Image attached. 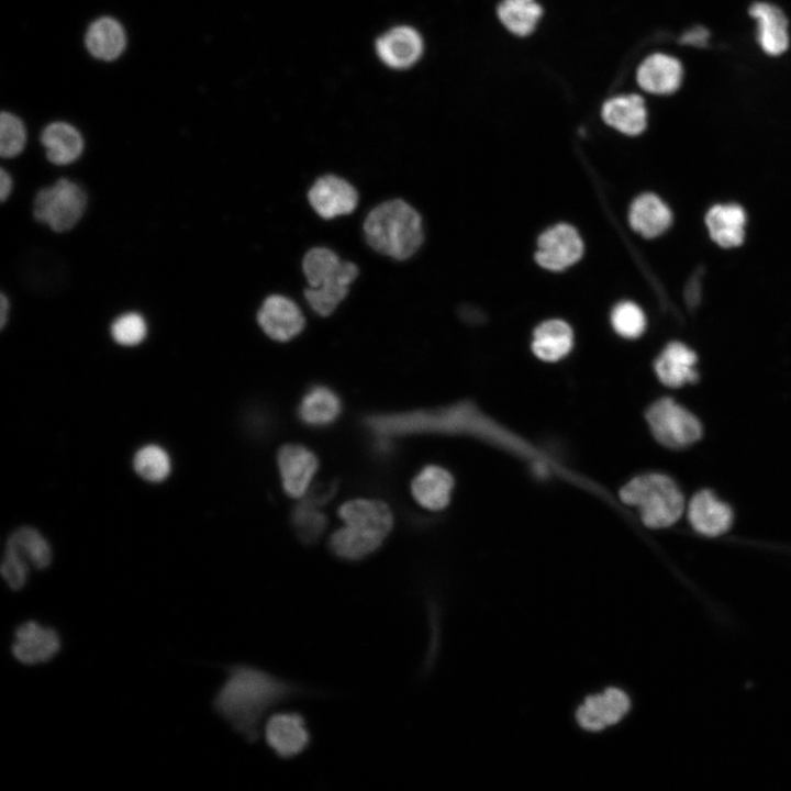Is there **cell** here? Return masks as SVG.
I'll return each instance as SVG.
<instances>
[{
  "label": "cell",
  "instance_id": "1",
  "mask_svg": "<svg viewBox=\"0 0 791 791\" xmlns=\"http://www.w3.org/2000/svg\"><path fill=\"white\" fill-rule=\"evenodd\" d=\"M299 689L261 669L237 665L216 692L214 711L247 742L257 740L266 713Z\"/></svg>",
  "mask_w": 791,
  "mask_h": 791
},
{
  "label": "cell",
  "instance_id": "2",
  "mask_svg": "<svg viewBox=\"0 0 791 791\" xmlns=\"http://www.w3.org/2000/svg\"><path fill=\"white\" fill-rule=\"evenodd\" d=\"M344 525L330 538L332 552L346 560L372 554L388 536L393 519L388 505L377 500L357 499L338 510Z\"/></svg>",
  "mask_w": 791,
  "mask_h": 791
},
{
  "label": "cell",
  "instance_id": "3",
  "mask_svg": "<svg viewBox=\"0 0 791 791\" xmlns=\"http://www.w3.org/2000/svg\"><path fill=\"white\" fill-rule=\"evenodd\" d=\"M364 233L372 249L397 260L414 255L424 238L421 215L401 199L375 207L365 219Z\"/></svg>",
  "mask_w": 791,
  "mask_h": 791
},
{
  "label": "cell",
  "instance_id": "4",
  "mask_svg": "<svg viewBox=\"0 0 791 791\" xmlns=\"http://www.w3.org/2000/svg\"><path fill=\"white\" fill-rule=\"evenodd\" d=\"M302 269L310 285L304 290V297L322 316L333 313L359 272L354 263L342 261L338 255L326 247L311 248L303 257Z\"/></svg>",
  "mask_w": 791,
  "mask_h": 791
},
{
  "label": "cell",
  "instance_id": "5",
  "mask_svg": "<svg viewBox=\"0 0 791 791\" xmlns=\"http://www.w3.org/2000/svg\"><path fill=\"white\" fill-rule=\"evenodd\" d=\"M622 501L640 510L643 522L653 528L676 523L684 510L677 484L667 476L647 474L631 480L620 492Z\"/></svg>",
  "mask_w": 791,
  "mask_h": 791
},
{
  "label": "cell",
  "instance_id": "6",
  "mask_svg": "<svg viewBox=\"0 0 791 791\" xmlns=\"http://www.w3.org/2000/svg\"><path fill=\"white\" fill-rule=\"evenodd\" d=\"M86 205L85 191L68 179H59L36 193L33 214L37 221L60 233L69 231L78 223Z\"/></svg>",
  "mask_w": 791,
  "mask_h": 791
},
{
  "label": "cell",
  "instance_id": "7",
  "mask_svg": "<svg viewBox=\"0 0 791 791\" xmlns=\"http://www.w3.org/2000/svg\"><path fill=\"white\" fill-rule=\"evenodd\" d=\"M646 419L656 439L666 447L682 448L702 435L700 421L670 398L653 403Z\"/></svg>",
  "mask_w": 791,
  "mask_h": 791
},
{
  "label": "cell",
  "instance_id": "8",
  "mask_svg": "<svg viewBox=\"0 0 791 791\" xmlns=\"http://www.w3.org/2000/svg\"><path fill=\"white\" fill-rule=\"evenodd\" d=\"M582 254L583 242L577 230L559 223L539 235L535 259L547 270L561 271L576 264Z\"/></svg>",
  "mask_w": 791,
  "mask_h": 791
},
{
  "label": "cell",
  "instance_id": "9",
  "mask_svg": "<svg viewBox=\"0 0 791 791\" xmlns=\"http://www.w3.org/2000/svg\"><path fill=\"white\" fill-rule=\"evenodd\" d=\"M58 633L36 621H26L14 631L11 646L13 657L24 665H37L53 659L60 650Z\"/></svg>",
  "mask_w": 791,
  "mask_h": 791
},
{
  "label": "cell",
  "instance_id": "10",
  "mask_svg": "<svg viewBox=\"0 0 791 791\" xmlns=\"http://www.w3.org/2000/svg\"><path fill=\"white\" fill-rule=\"evenodd\" d=\"M268 746L280 758L300 755L310 743V733L302 715L294 712L271 715L264 727Z\"/></svg>",
  "mask_w": 791,
  "mask_h": 791
},
{
  "label": "cell",
  "instance_id": "11",
  "mask_svg": "<svg viewBox=\"0 0 791 791\" xmlns=\"http://www.w3.org/2000/svg\"><path fill=\"white\" fill-rule=\"evenodd\" d=\"M313 210L323 219L352 213L358 203L356 189L334 175L320 177L308 192Z\"/></svg>",
  "mask_w": 791,
  "mask_h": 791
},
{
  "label": "cell",
  "instance_id": "12",
  "mask_svg": "<svg viewBox=\"0 0 791 791\" xmlns=\"http://www.w3.org/2000/svg\"><path fill=\"white\" fill-rule=\"evenodd\" d=\"M257 322L265 334L278 342L290 341L303 330L305 324L299 307L280 294L265 299L257 312Z\"/></svg>",
  "mask_w": 791,
  "mask_h": 791
},
{
  "label": "cell",
  "instance_id": "13",
  "mask_svg": "<svg viewBox=\"0 0 791 791\" xmlns=\"http://www.w3.org/2000/svg\"><path fill=\"white\" fill-rule=\"evenodd\" d=\"M630 710L627 695L614 688L586 699L577 712V721L588 731H601L621 721Z\"/></svg>",
  "mask_w": 791,
  "mask_h": 791
},
{
  "label": "cell",
  "instance_id": "14",
  "mask_svg": "<svg viewBox=\"0 0 791 791\" xmlns=\"http://www.w3.org/2000/svg\"><path fill=\"white\" fill-rule=\"evenodd\" d=\"M282 484L286 492L299 498L307 491L316 471L317 459L308 448L300 445H286L278 454Z\"/></svg>",
  "mask_w": 791,
  "mask_h": 791
},
{
  "label": "cell",
  "instance_id": "15",
  "mask_svg": "<svg viewBox=\"0 0 791 791\" xmlns=\"http://www.w3.org/2000/svg\"><path fill=\"white\" fill-rule=\"evenodd\" d=\"M683 69L680 62L661 53L645 58L636 73L639 87L654 94L675 92L681 83Z\"/></svg>",
  "mask_w": 791,
  "mask_h": 791
},
{
  "label": "cell",
  "instance_id": "16",
  "mask_svg": "<svg viewBox=\"0 0 791 791\" xmlns=\"http://www.w3.org/2000/svg\"><path fill=\"white\" fill-rule=\"evenodd\" d=\"M688 516L692 527L706 536H718L732 524L731 508L709 490L699 491L689 503Z\"/></svg>",
  "mask_w": 791,
  "mask_h": 791
},
{
  "label": "cell",
  "instance_id": "17",
  "mask_svg": "<svg viewBox=\"0 0 791 791\" xmlns=\"http://www.w3.org/2000/svg\"><path fill=\"white\" fill-rule=\"evenodd\" d=\"M697 355L680 342L668 344L655 361L659 380L671 388L693 383L699 379L695 370Z\"/></svg>",
  "mask_w": 791,
  "mask_h": 791
},
{
  "label": "cell",
  "instance_id": "18",
  "mask_svg": "<svg viewBox=\"0 0 791 791\" xmlns=\"http://www.w3.org/2000/svg\"><path fill=\"white\" fill-rule=\"evenodd\" d=\"M749 14L757 21V40L765 53L777 56L789 46L788 21L783 12L768 2H755Z\"/></svg>",
  "mask_w": 791,
  "mask_h": 791
},
{
  "label": "cell",
  "instance_id": "19",
  "mask_svg": "<svg viewBox=\"0 0 791 791\" xmlns=\"http://www.w3.org/2000/svg\"><path fill=\"white\" fill-rule=\"evenodd\" d=\"M603 121L626 135H638L647 125V111L638 94L619 96L606 100L602 107Z\"/></svg>",
  "mask_w": 791,
  "mask_h": 791
},
{
  "label": "cell",
  "instance_id": "20",
  "mask_svg": "<svg viewBox=\"0 0 791 791\" xmlns=\"http://www.w3.org/2000/svg\"><path fill=\"white\" fill-rule=\"evenodd\" d=\"M628 221L634 231L644 237L653 238L670 226L672 215L659 197L654 193H643L632 202Z\"/></svg>",
  "mask_w": 791,
  "mask_h": 791
},
{
  "label": "cell",
  "instance_id": "21",
  "mask_svg": "<svg viewBox=\"0 0 791 791\" xmlns=\"http://www.w3.org/2000/svg\"><path fill=\"white\" fill-rule=\"evenodd\" d=\"M377 52L387 65L404 68L421 56L422 40L419 33L411 27H396L378 40Z\"/></svg>",
  "mask_w": 791,
  "mask_h": 791
},
{
  "label": "cell",
  "instance_id": "22",
  "mask_svg": "<svg viewBox=\"0 0 791 791\" xmlns=\"http://www.w3.org/2000/svg\"><path fill=\"white\" fill-rule=\"evenodd\" d=\"M705 223L712 239L722 247L742 244L746 214L738 204H716L706 214Z\"/></svg>",
  "mask_w": 791,
  "mask_h": 791
},
{
  "label": "cell",
  "instance_id": "23",
  "mask_svg": "<svg viewBox=\"0 0 791 791\" xmlns=\"http://www.w3.org/2000/svg\"><path fill=\"white\" fill-rule=\"evenodd\" d=\"M454 480L448 471L437 466L422 469L412 481L415 500L430 510H441L449 501Z\"/></svg>",
  "mask_w": 791,
  "mask_h": 791
},
{
  "label": "cell",
  "instance_id": "24",
  "mask_svg": "<svg viewBox=\"0 0 791 791\" xmlns=\"http://www.w3.org/2000/svg\"><path fill=\"white\" fill-rule=\"evenodd\" d=\"M42 144L46 148L48 160L55 165H68L75 161L83 149L80 133L70 124L55 122L42 132Z\"/></svg>",
  "mask_w": 791,
  "mask_h": 791
},
{
  "label": "cell",
  "instance_id": "25",
  "mask_svg": "<svg viewBox=\"0 0 791 791\" xmlns=\"http://www.w3.org/2000/svg\"><path fill=\"white\" fill-rule=\"evenodd\" d=\"M571 347L572 331L562 320L545 321L534 331L532 349L543 360H559L570 352Z\"/></svg>",
  "mask_w": 791,
  "mask_h": 791
},
{
  "label": "cell",
  "instance_id": "26",
  "mask_svg": "<svg viewBox=\"0 0 791 791\" xmlns=\"http://www.w3.org/2000/svg\"><path fill=\"white\" fill-rule=\"evenodd\" d=\"M85 44L96 58L113 60L125 47V34L121 24L114 19L100 18L90 24Z\"/></svg>",
  "mask_w": 791,
  "mask_h": 791
},
{
  "label": "cell",
  "instance_id": "27",
  "mask_svg": "<svg viewBox=\"0 0 791 791\" xmlns=\"http://www.w3.org/2000/svg\"><path fill=\"white\" fill-rule=\"evenodd\" d=\"M341 412L338 397L326 387H313L302 398L299 415L310 425H325L333 422Z\"/></svg>",
  "mask_w": 791,
  "mask_h": 791
},
{
  "label": "cell",
  "instance_id": "28",
  "mask_svg": "<svg viewBox=\"0 0 791 791\" xmlns=\"http://www.w3.org/2000/svg\"><path fill=\"white\" fill-rule=\"evenodd\" d=\"M501 23L514 35H530L543 14L535 0H501L497 8Z\"/></svg>",
  "mask_w": 791,
  "mask_h": 791
},
{
  "label": "cell",
  "instance_id": "29",
  "mask_svg": "<svg viewBox=\"0 0 791 791\" xmlns=\"http://www.w3.org/2000/svg\"><path fill=\"white\" fill-rule=\"evenodd\" d=\"M5 546L13 549L33 568L44 569L52 562L53 553L48 542L32 527L23 526L14 531Z\"/></svg>",
  "mask_w": 791,
  "mask_h": 791
},
{
  "label": "cell",
  "instance_id": "30",
  "mask_svg": "<svg viewBox=\"0 0 791 791\" xmlns=\"http://www.w3.org/2000/svg\"><path fill=\"white\" fill-rule=\"evenodd\" d=\"M135 471L145 480L159 482L170 472V459L165 449L146 445L138 449L133 460Z\"/></svg>",
  "mask_w": 791,
  "mask_h": 791
},
{
  "label": "cell",
  "instance_id": "31",
  "mask_svg": "<svg viewBox=\"0 0 791 791\" xmlns=\"http://www.w3.org/2000/svg\"><path fill=\"white\" fill-rule=\"evenodd\" d=\"M292 524L299 538L305 544H312L322 535L326 519L312 501H305L294 509Z\"/></svg>",
  "mask_w": 791,
  "mask_h": 791
},
{
  "label": "cell",
  "instance_id": "32",
  "mask_svg": "<svg viewBox=\"0 0 791 791\" xmlns=\"http://www.w3.org/2000/svg\"><path fill=\"white\" fill-rule=\"evenodd\" d=\"M611 323L615 332L626 338L638 337L646 326L642 309L631 301H622L613 308Z\"/></svg>",
  "mask_w": 791,
  "mask_h": 791
},
{
  "label": "cell",
  "instance_id": "33",
  "mask_svg": "<svg viewBox=\"0 0 791 791\" xmlns=\"http://www.w3.org/2000/svg\"><path fill=\"white\" fill-rule=\"evenodd\" d=\"M26 142L25 127L15 115L2 112L0 116V155L11 158L19 155Z\"/></svg>",
  "mask_w": 791,
  "mask_h": 791
},
{
  "label": "cell",
  "instance_id": "34",
  "mask_svg": "<svg viewBox=\"0 0 791 791\" xmlns=\"http://www.w3.org/2000/svg\"><path fill=\"white\" fill-rule=\"evenodd\" d=\"M147 334V325L144 317L136 312H129L120 315L111 325L113 339L123 346L140 344Z\"/></svg>",
  "mask_w": 791,
  "mask_h": 791
},
{
  "label": "cell",
  "instance_id": "35",
  "mask_svg": "<svg viewBox=\"0 0 791 791\" xmlns=\"http://www.w3.org/2000/svg\"><path fill=\"white\" fill-rule=\"evenodd\" d=\"M30 567L19 554L5 546L1 562V575L10 589L16 591L25 586Z\"/></svg>",
  "mask_w": 791,
  "mask_h": 791
},
{
  "label": "cell",
  "instance_id": "36",
  "mask_svg": "<svg viewBox=\"0 0 791 791\" xmlns=\"http://www.w3.org/2000/svg\"><path fill=\"white\" fill-rule=\"evenodd\" d=\"M709 37H710V32L705 27L695 26V27L691 29L690 31L686 32L681 36L680 43L686 44V45L703 47L708 44Z\"/></svg>",
  "mask_w": 791,
  "mask_h": 791
},
{
  "label": "cell",
  "instance_id": "37",
  "mask_svg": "<svg viewBox=\"0 0 791 791\" xmlns=\"http://www.w3.org/2000/svg\"><path fill=\"white\" fill-rule=\"evenodd\" d=\"M12 190V179L4 168L0 170V199L5 201Z\"/></svg>",
  "mask_w": 791,
  "mask_h": 791
},
{
  "label": "cell",
  "instance_id": "38",
  "mask_svg": "<svg viewBox=\"0 0 791 791\" xmlns=\"http://www.w3.org/2000/svg\"><path fill=\"white\" fill-rule=\"evenodd\" d=\"M9 299L5 297L4 293L1 294L0 299V327L3 328L5 326L8 314H9Z\"/></svg>",
  "mask_w": 791,
  "mask_h": 791
}]
</instances>
